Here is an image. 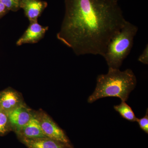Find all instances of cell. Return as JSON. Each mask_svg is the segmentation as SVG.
Returning <instances> with one entry per match:
<instances>
[{"instance_id": "cell-16", "label": "cell", "mask_w": 148, "mask_h": 148, "mask_svg": "<svg viewBox=\"0 0 148 148\" xmlns=\"http://www.w3.org/2000/svg\"><path fill=\"white\" fill-rule=\"evenodd\" d=\"M9 11L5 6L0 2V19L8 13Z\"/></svg>"}, {"instance_id": "cell-2", "label": "cell", "mask_w": 148, "mask_h": 148, "mask_svg": "<svg viewBox=\"0 0 148 148\" xmlns=\"http://www.w3.org/2000/svg\"><path fill=\"white\" fill-rule=\"evenodd\" d=\"M137 82L136 77L131 69L121 71L119 69L109 68L107 74L97 77L96 87L88 98V103H92L98 99L109 97H117L121 101L126 102Z\"/></svg>"}, {"instance_id": "cell-1", "label": "cell", "mask_w": 148, "mask_h": 148, "mask_svg": "<svg viewBox=\"0 0 148 148\" xmlns=\"http://www.w3.org/2000/svg\"><path fill=\"white\" fill-rule=\"evenodd\" d=\"M65 13L57 39L77 56H103L111 39L127 20L112 0H65Z\"/></svg>"}, {"instance_id": "cell-3", "label": "cell", "mask_w": 148, "mask_h": 148, "mask_svg": "<svg viewBox=\"0 0 148 148\" xmlns=\"http://www.w3.org/2000/svg\"><path fill=\"white\" fill-rule=\"evenodd\" d=\"M138 30L137 26L127 21L111 39L103 56L109 68L119 69L130 53Z\"/></svg>"}, {"instance_id": "cell-11", "label": "cell", "mask_w": 148, "mask_h": 148, "mask_svg": "<svg viewBox=\"0 0 148 148\" xmlns=\"http://www.w3.org/2000/svg\"><path fill=\"white\" fill-rule=\"evenodd\" d=\"M114 109L124 119L129 121L136 122L137 118L131 107L125 102L121 101L119 105L114 106Z\"/></svg>"}, {"instance_id": "cell-7", "label": "cell", "mask_w": 148, "mask_h": 148, "mask_svg": "<svg viewBox=\"0 0 148 148\" xmlns=\"http://www.w3.org/2000/svg\"><path fill=\"white\" fill-rule=\"evenodd\" d=\"M47 3L42 0H21L20 8L30 22L38 21V17L47 7Z\"/></svg>"}, {"instance_id": "cell-12", "label": "cell", "mask_w": 148, "mask_h": 148, "mask_svg": "<svg viewBox=\"0 0 148 148\" xmlns=\"http://www.w3.org/2000/svg\"><path fill=\"white\" fill-rule=\"evenodd\" d=\"M11 130L6 113L2 110L0 112V136L6 134Z\"/></svg>"}, {"instance_id": "cell-6", "label": "cell", "mask_w": 148, "mask_h": 148, "mask_svg": "<svg viewBox=\"0 0 148 148\" xmlns=\"http://www.w3.org/2000/svg\"><path fill=\"white\" fill-rule=\"evenodd\" d=\"M48 29V27L42 26L38 21L30 22L26 31L16 41V45L36 43L44 38Z\"/></svg>"}, {"instance_id": "cell-17", "label": "cell", "mask_w": 148, "mask_h": 148, "mask_svg": "<svg viewBox=\"0 0 148 148\" xmlns=\"http://www.w3.org/2000/svg\"><path fill=\"white\" fill-rule=\"evenodd\" d=\"M112 1H114L117 2H118L119 0H112Z\"/></svg>"}, {"instance_id": "cell-4", "label": "cell", "mask_w": 148, "mask_h": 148, "mask_svg": "<svg viewBox=\"0 0 148 148\" xmlns=\"http://www.w3.org/2000/svg\"><path fill=\"white\" fill-rule=\"evenodd\" d=\"M43 132L47 138L65 143L69 141L64 131L44 112L35 113Z\"/></svg>"}, {"instance_id": "cell-9", "label": "cell", "mask_w": 148, "mask_h": 148, "mask_svg": "<svg viewBox=\"0 0 148 148\" xmlns=\"http://www.w3.org/2000/svg\"><path fill=\"white\" fill-rule=\"evenodd\" d=\"M16 134L21 138L35 139L47 138L43 132L35 112L30 121Z\"/></svg>"}, {"instance_id": "cell-10", "label": "cell", "mask_w": 148, "mask_h": 148, "mask_svg": "<svg viewBox=\"0 0 148 148\" xmlns=\"http://www.w3.org/2000/svg\"><path fill=\"white\" fill-rule=\"evenodd\" d=\"M28 148H71L69 143L59 142L48 138L29 139L21 138Z\"/></svg>"}, {"instance_id": "cell-5", "label": "cell", "mask_w": 148, "mask_h": 148, "mask_svg": "<svg viewBox=\"0 0 148 148\" xmlns=\"http://www.w3.org/2000/svg\"><path fill=\"white\" fill-rule=\"evenodd\" d=\"M7 114L11 130L17 133L30 121L34 112L23 103Z\"/></svg>"}, {"instance_id": "cell-8", "label": "cell", "mask_w": 148, "mask_h": 148, "mask_svg": "<svg viewBox=\"0 0 148 148\" xmlns=\"http://www.w3.org/2000/svg\"><path fill=\"white\" fill-rule=\"evenodd\" d=\"M23 103L21 95L12 88H6L0 92V108L6 113Z\"/></svg>"}, {"instance_id": "cell-13", "label": "cell", "mask_w": 148, "mask_h": 148, "mask_svg": "<svg viewBox=\"0 0 148 148\" xmlns=\"http://www.w3.org/2000/svg\"><path fill=\"white\" fill-rule=\"evenodd\" d=\"M21 0H0L3 3L10 11L16 12L20 8Z\"/></svg>"}, {"instance_id": "cell-18", "label": "cell", "mask_w": 148, "mask_h": 148, "mask_svg": "<svg viewBox=\"0 0 148 148\" xmlns=\"http://www.w3.org/2000/svg\"><path fill=\"white\" fill-rule=\"evenodd\" d=\"M2 110L1 109V108H0V112H1V111Z\"/></svg>"}, {"instance_id": "cell-15", "label": "cell", "mask_w": 148, "mask_h": 148, "mask_svg": "<svg viewBox=\"0 0 148 148\" xmlns=\"http://www.w3.org/2000/svg\"><path fill=\"white\" fill-rule=\"evenodd\" d=\"M138 61L145 65L148 64V45H146L142 53L138 58Z\"/></svg>"}, {"instance_id": "cell-14", "label": "cell", "mask_w": 148, "mask_h": 148, "mask_svg": "<svg viewBox=\"0 0 148 148\" xmlns=\"http://www.w3.org/2000/svg\"><path fill=\"white\" fill-rule=\"evenodd\" d=\"M136 122L138 123L140 127L146 133H148V111L147 109L145 115L142 118H137Z\"/></svg>"}]
</instances>
